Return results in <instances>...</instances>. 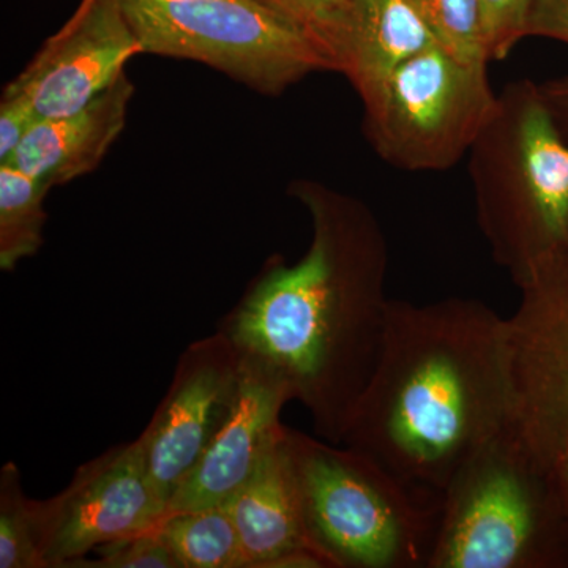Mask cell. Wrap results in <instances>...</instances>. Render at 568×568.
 <instances>
[{
    "label": "cell",
    "instance_id": "26",
    "mask_svg": "<svg viewBox=\"0 0 568 568\" xmlns=\"http://www.w3.org/2000/svg\"><path fill=\"white\" fill-rule=\"evenodd\" d=\"M552 476H555L556 485H558L560 496L564 497V500H566L568 507V458L562 463V465L558 467V469L555 470Z\"/></svg>",
    "mask_w": 568,
    "mask_h": 568
},
{
    "label": "cell",
    "instance_id": "12",
    "mask_svg": "<svg viewBox=\"0 0 568 568\" xmlns=\"http://www.w3.org/2000/svg\"><path fill=\"white\" fill-rule=\"evenodd\" d=\"M290 402L293 395L275 373L241 355L233 407L203 457L171 497L166 514L224 506L282 439L286 428L282 410Z\"/></svg>",
    "mask_w": 568,
    "mask_h": 568
},
{
    "label": "cell",
    "instance_id": "6",
    "mask_svg": "<svg viewBox=\"0 0 568 568\" xmlns=\"http://www.w3.org/2000/svg\"><path fill=\"white\" fill-rule=\"evenodd\" d=\"M142 54L190 59L280 93L332 70L313 40L263 0H118Z\"/></svg>",
    "mask_w": 568,
    "mask_h": 568
},
{
    "label": "cell",
    "instance_id": "14",
    "mask_svg": "<svg viewBox=\"0 0 568 568\" xmlns=\"http://www.w3.org/2000/svg\"><path fill=\"white\" fill-rule=\"evenodd\" d=\"M133 93L123 71L80 110L40 118L7 163L51 189L91 173L122 133Z\"/></svg>",
    "mask_w": 568,
    "mask_h": 568
},
{
    "label": "cell",
    "instance_id": "4",
    "mask_svg": "<svg viewBox=\"0 0 568 568\" xmlns=\"http://www.w3.org/2000/svg\"><path fill=\"white\" fill-rule=\"evenodd\" d=\"M477 224L493 260L517 278L568 242V141L540 84L510 82L469 151Z\"/></svg>",
    "mask_w": 568,
    "mask_h": 568
},
{
    "label": "cell",
    "instance_id": "11",
    "mask_svg": "<svg viewBox=\"0 0 568 568\" xmlns=\"http://www.w3.org/2000/svg\"><path fill=\"white\" fill-rule=\"evenodd\" d=\"M142 48L118 0H81L7 88L26 93L39 118L69 114L110 88Z\"/></svg>",
    "mask_w": 568,
    "mask_h": 568
},
{
    "label": "cell",
    "instance_id": "23",
    "mask_svg": "<svg viewBox=\"0 0 568 568\" xmlns=\"http://www.w3.org/2000/svg\"><path fill=\"white\" fill-rule=\"evenodd\" d=\"M36 106L26 93L6 88L0 102V163H7L39 121Z\"/></svg>",
    "mask_w": 568,
    "mask_h": 568
},
{
    "label": "cell",
    "instance_id": "3",
    "mask_svg": "<svg viewBox=\"0 0 568 568\" xmlns=\"http://www.w3.org/2000/svg\"><path fill=\"white\" fill-rule=\"evenodd\" d=\"M306 536L331 568H428L444 497L345 444L286 426Z\"/></svg>",
    "mask_w": 568,
    "mask_h": 568
},
{
    "label": "cell",
    "instance_id": "7",
    "mask_svg": "<svg viewBox=\"0 0 568 568\" xmlns=\"http://www.w3.org/2000/svg\"><path fill=\"white\" fill-rule=\"evenodd\" d=\"M358 95L377 155L410 173L454 168L497 106L488 65L458 61L440 47L418 52Z\"/></svg>",
    "mask_w": 568,
    "mask_h": 568
},
{
    "label": "cell",
    "instance_id": "19",
    "mask_svg": "<svg viewBox=\"0 0 568 568\" xmlns=\"http://www.w3.org/2000/svg\"><path fill=\"white\" fill-rule=\"evenodd\" d=\"M437 44L458 61L489 65L477 0H413Z\"/></svg>",
    "mask_w": 568,
    "mask_h": 568
},
{
    "label": "cell",
    "instance_id": "8",
    "mask_svg": "<svg viewBox=\"0 0 568 568\" xmlns=\"http://www.w3.org/2000/svg\"><path fill=\"white\" fill-rule=\"evenodd\" d=\"M517 312L506 320L511 428L541 469L568 458V242L514 280Z\"/></svg>",
    "mask_w": 568,
    "mask_h": 568
},
{
    "label": "cell",
    "instance_id": "10",
    "mask_svg": "<svg viewBox=\"0 0 568 568\" xmlns=\"http://www.w3.org/2000/svg\"><path fill=\"white\" fill-rule=\"evenodd\" d=\"M239 376L241 354L219 331L193 342L179 357L166 395L138 437L164 510L226 420Z\"/></svg>",
    "mask_w": 568,
    "mask_h": 568
},
{
    "label": "cell",
    "instance_id": "15",
    "mask_svg": "<svg viewBox=\"0 0 568 568\" xmlns=\"http://www.w3.org/2000/svg\"><path fill=\"white\" fill-rule=\"evenodd\" d=\"M433 47L439 44L413 0H351L342 73L361 93Z\"/></svg>",
    "mask_w": 568,
    "mask_h": 568
},
{
    "label": "cell",
    "instance_id": "24",
    "mask_svg": "<svg viewBox=\"0 0 568 568\" xmlns=\"http://www.w3.org/2000/svg\"><path fill=\"white\" fill-rule=\"evenodd\" d=\"M528 37H545L568 44V0H534Z\"/></svg>",
    "mask_w": 568,
    "mask_h": 568
},
{
    "label": "cell",
    "instance_id": "21",
    "mask_svg": "<svg viewBox=\"0 0 568 568\" xmlns=\"http://www.w3.org/2000/svg\"><path fill=\"white\" fill-rule=\"evenodd\" d=\"M97 558H82L70 568H179L156 526L136 536L97 548Z\"/></svg>",
    "mask_w": 568,
    "mask_h": 568
},
{
    "label": "cell",
    "instance_id": "18",
    "mask_svg": "<svg viewBox=\"0 0 568 568\" xmlns=\"http://www.w3.org/2000/svg\"><path fill=\"white\" fill-rule=\"evenodd\" d=\"M0 568H47L36 499L26 496L20 467L13 462L0 469Z\"/></svg>",
    "mask_w": 568,
    "mask_h": 568
},
{
    "label": "cell",
    "instance_id": "2",
    "mask_svg": "<svg viewBox=\"0 0 568 568\" xmlns=\"http://www.w3.org/2000/svg\"><path fill=\"white\" fill-rule=\"evenodd\" d=\"M510 424L506 320L477 298L390 301L379 361L343 444L444 497Z\"/></svg>",
    "mask_w": 568,
    "mask_h": 568
},
{
    "label": "cell",
    "instance_id": "16",
    "mask_svg": "<svg viewBox=\"0 0 568 568\" xmlns=\"http://www.w3.org/2000/svg\"><path fill=\"white\" fill-rule=\"evenodd\" d=\"M156 530L179 568H246L241 538L226 506L163 515Z\"/></svg>",
    "mask_w": 568,
    "mask_h": 568
},
{
    "label": "cell",
    "instance_id": "9",
    "mask_svg": "<svg viewBox=\"0 0 568 568\" xmlns=\"http://www.w3.org/2000/svg\"><path fill=\"white\" fill-rule=\"evenodd\" d=\"M41 558L70 568L103 545L152 529L164 506L153 491L140 439L78 467L69 487L36 500Z\"/></svg>",
    "mask_w": 568,
    "mask_h": 568
},
{
    "label": "cell",
    "instance_id": "22",
    "mask_svg": "<svg viewBox=\"0 0 568 568\" xmlns=\"http://www.w3.org/2000/svg\"><path fill=\"white\" fill-rule=\"evenodd\" d=\"M489 62L504 61L528 37L534 0H477Z\"/></svg>",
    "mask_w": 568,
    "mask_h": 568
},
{
    "label": "cell",
    "instance_id": "17",
    "mask_svg": "<svg viewBox=\"0 0 568 568\" xmlns=\"http://www.w3.org/2000/svg\"><path fill=\"white\" fill-rule=\"evenodd\" d=\"M48 183L10 163H0V268L14 271L43 245L47 223L43 201Z\"/></svg>",
    "mask_w": 568,
    "mask_h": 568
},
{
    "label": "cell",
    "instance_id": "5",
    "mask_svg": "<svg viewBox=\"0 0 568 568\" xmlns=\"http://www.w3.org/2000/svg\"><path fill=\"white\" fill-rule=\"evenodd\" d=\"M567 521L555 476L510 425L448 485L428 568L544 567Z\"/></svg>",
    "mask_w": 568,
    "mask_h": 568
},
{
    "label": "cell",
    "instance_id": "1",
    "mask_svg": "<svg viewBox=\"0 0 568 568\" xmlns=\"http://www.w3.org/2000/svg\"><path fill=\"white\" fill-rule=\"evenodd\" d=\"M293 194L312 216L310 248L295 264L268 261L219 332L283 381L316 436L343 444L383 349L387 239L353 196L315 182Z\"/></svg>",
    "mask_w": 568,
    "mask_h": 568
},
{
    "label": "cell",
    "instance_id": "13",
    "mask_svg": "<svg viewBox=\"0 0 568 568\" xmlns=\"http://www.w3.org/2000/svg\"><path fill=\"white\" fill-rule=\"evenodd\" d=\"M224 506L241 538L246 568H331L306 536L286 428Z\"/></svg>",
    "mask_w": 568,
    "mask_h": 568
},
{
    "label": "cell",
    "instance_id": "20",
    "mask_svg": "<svg viewBox=\"0 0 568 568\" xmlns=\"http://www.w3.org/2000/svg\"><path fill=\"white\" fill-rule=\"evenodd\" d=\"M313 40L332 70L342 71L349 31L351 0H263Z\"/></svg>",
    "mask_w": 568,
    "mask_h": 568
},
{
    "label": "cell",
    "instance_id": "25",
    "mask_svg": "<svg viewBox=\"0 0 568 568\" xmlns=\"http://www.w3.org/2000/svg\"><path fill=\"white\" fill-rule=\"evenodd\" d=\"M540 91L560 132L568 141V74L541 82Z\"/></svg>",
    "mask_w": 568,
    "mask_h": 568
}]
</instances>
